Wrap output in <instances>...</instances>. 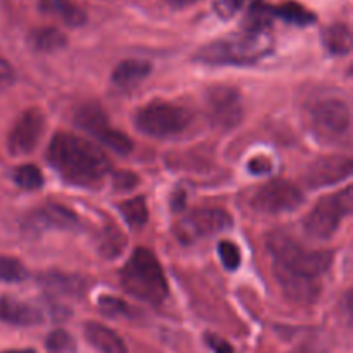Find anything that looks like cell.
Returning <instances> with one entry per match:
<instances>
[{"mask_svg": "<svg viewBox=\"0 0 353 353\" xmlns=\"http://www.w3.org/2000/svg\"><path fill=\"white\" fill-rule=\"evenodd\" d=\"M138 183V178L133 172H119L114 176V186L119 190H130Z\"/></svg>", "mask_w": 353, "mask_h": 353, "instance_id": "cell-36", "label": "cell"}, {"mask_svg": "<svg viewBox=\"0 0 353 353\" xmlns=\"http://www.w3.org/2000/svg\"><path fill=\"white\" fill-rule=\"evenodd\" d=\"M0 321L12 326H37L43 323V314L31 303L12 296H0Z\"/></svg>", "mask_w": 353, "mask_h": 353, "instance_id": "cell-16", "label": "cell"}, {"mask_svg": "<svg viewBox=\"0 0 353 353\" xmlns=\"http://www.w3.org/2000/svg\"><path fill=\"white\" fill-rule=\"evenodd\" d=\"M292 353H316V352L307 350V348H300V350H295V352H292Z\"/></svg>", "mask_w": 353, "mask_h": 353, "instance_id": "cell-39", "label": "cell"}, {"mask_svg": "<svg viewBox=\"0 0 353 353\" xmlns=\"http://www.w3.org/2000/svg\"><path fill=\"white\" fill-rule=\"evenodd\" d=\"M30 43L38 52H55L64 47L65 37L57 28H41L30 34Z\"/></svg>", "mask_w": 353, "mask_h": 353, "instance_id": "cell-22", "label": "cell"}, {"mask_svg": "<svg viewBox=\"0 0 353 353\" xmlns=\"http://www.w3.org/2000/svg\"><path fill=\"white\" fill-rule=\"evenodd\" d=\"M119 210L130 226L140 228L148 221V209L143 196H134V199L126 200V202L121 203Z\"/></svg>", "mask_w": 353, "mask_h": 353, "instance_id": "cell-23", "label": "cell"}, {"mask_svg": "<svg viewBox=\"0 0 353 353\" xmlns=\"http://www.w3.org/2000/svg\"><path fill=\"white\" fill-rule=\"evenodd\" d=\"M168 3H171L172 7H186V6H192V3L199 2V0H165Z\"/></svg>", "mask_w": 353, "mask_h": 353, "instance_id": "cell-37", "label": "cell"}, {"mask_svg": "<svg viewBox=\"0 0 353 353\" xmlns=\"http://www.w3.org/2000/svg\"><path fill=\"white\" fill-rule=\"evenodd\" d=\"M43 281L48 288L57 290L61 293H79L83 290V281L76 276L47 274Z\"/></svg>", "mask_w": 353, "mask_h": 353, "instance_id": "cell-27", "label": "cell"}, {"mask_svg": "<svg viewBox=\"0 0 353 353\" xmlns=\"http://www.w3.org/2000/svg\"><path fill=\"white\" fill-rule=\"evenodd\" d=\"M124 290L134 299L157 305L168 296L169 288L161 264L155 255L145 248H137L121 271Z\"/></svg>", "mask_w": 353, "mask_h": 353, "instance_id": "cell-3", "label": "cell"}, {"mask_svg": "<svg viewBox=\"0 0 353 353\" xmlns=\"http://www.w3.org/2000/svg\"><path fill=\"white\" fill-rule=\"evenodd\" d=\"M41 10L61 17L68 26H83L86 23V14L72 0H41Z\"/></svg>", "mask_w": 353, "mask_h": 353, "instance_id": "cell-19", "label": "cell"}, {"mask_svg": "<svg viewBox=\"0 0 353 353\" xmlns=\"http://www.w3.org/2000/svg\"><path fill=\"white\" fill-rule=\"evenodd\" d=\"M274 276L285 296L292 302L300 303V305H309L319 299L321 281L316 276L296 272L286 265L279 264V262L274 264Z\"/></svg>", "mask_w": 353, "mask_h": 353, "instance_id": "cell-13", "label": "cell"}, {"mask_svg": "<svg viewBox=\"0 0 353 353\" xmlns=\"http://www.w3.org/2000/svg\"><path fill=\"white\" fill-rule=\"evenodd\" d=\"M148 74H150V64L147 61L131 59V61L121 62L114 69L112 83L119 88H133V86L140 85Z\"/></svg>", "mask_w": 353, "mask_h": 353, "instance_id": "cell-18", "label": "cell"}, {"mask_svg": "<svg viewBox=\"0 0 353 353\" xmlns=\"http://www.w3.org/2000/svg\"><path fill=\"white\" fill-rule=\"evenodd\" d=\"M45 130V116L40 109L31 107L16 121L7 138V148L12 155H28L40 143Z\"/></svg>", "mask_w": 353, "mask_h": 353, "instance_id": "cell-12", "label": "cell"}, {"mask_svg": "<svg viewBox=\"0 0 353 353\" xmlns=\"http://www.w3.org/2000/svg\"><path fill=\"white\" fill-rule=\"evenodd\" d=\"M272 52V38L268 31L245 30L243 33L212 41L196 52L195 59L205 64L245 65L261 61Z\"/></svg>", "mask_w": 353, "mask_h": 353, "instance_id": "cell-2", "label": "cell"}, {"mask_svg": "<svg viewBox=\"0 0 353 353\" xmlns=\"http://www.w3.org/2000/svg\"><path fill=\"white\" fill-rule=\"evenodd\" d=\"M272 10L269 3H265L264 0H255L252 3L250 10H248L247 16V28L245 30H252V31H262L271 24L272 19Z\"/></svg>", "mask_w": 353, "mask_h": 353, "instance_id": "cell-24", "label": "cell"}, {"mask_svg": "<svg viewBox=\"0 0 353 353\" xmlns=\"http://www.w3.org/2000/svg\"><path fill=\"white\" fill-rule=\"evenodd\" d=\"M0 353H37L31 348H24V350H6V352H0Z\"/></svg>", "mask_w": 353, "mask_h": 353, "instance_id": "cell-38", "label": "cell"}, {"mask_svg": "<svg viewBox=\"0 0 353 353\" xmlns=\"http://www.w3.org/2000/svg\"><path fill=\"white\" fill-rule=\"evenodd\" d=\"M192 116L183 107L169 102H150L141 107L134 116V124L141 133L154 138H169L183 133Z\"/></svg>", "mask_w": 353, "mask_h": 353, "instance_id": "cell-5", "label": "cell"}, {"mask_svg": "<svg viewBox=\"0 0 353 353\" xmlns=\"http://www.w3.org/2000/svg\"><path fill=\"white\" fill-rule=\"evenodd\" d=\"M30 226L33 230H74L79 226V217L68 207L50 203L30 217Z\"/></svg>", "mask_w": 353, "mask_h": 353, "instance_id": "cell-15", "label": "cell"}, {"mask_svg": "<svg viewBox=\"0 0 353 353\" xmlns=\"http://www.w3.org/2000/svg\"><path fill=\"white\" fill-rule=\"evenodd\" d=\"M14 79H16V74H14L12 65L3 61V59H0V92L12 86Z\"/></svg>", "mask_w": 353, "mask_h": 353, "instance_id": "cell-33", "label": "cell"}, {"mask_svg": "<svg viewBox=\"0 0 353 353\" xmlns=\"http://www.w3.org/2000/svg\"><path fill=\"white\" fill-rule=\"evenodd\" d=\"M74 123L116 154L128 155L133 150V141L123 131L110 128L107 116L97 103H86L79 107L74 114Z\"/></svg>", "mask_w": 353, "mask_h": 353, "instance_id": "cell-8", "label": "cell"}, {"mask_svg": "<svg viewBox=\"0 0 353 353\" xmlns=\"http://www.w3.org/2000/svg\"><path fill=\"white\" fill-rule=\"evenodd\" d=\"M248 171L254 172V174H268L272 171V162L265 157L252 159L250 164H248Z\"/></svg>", "mask_w": 353, "mask_h": 353, "instance_id": "cell-35", "label": "cell"}, {"mask_svg": "<svg viewBox=\"0 0 353 353\" xmlns=\"http://www.w3.org/2000/svg\"><path fill=\"white\" fill-rule=\"evenodd\" d=\"M352 188L321 199L312 209V212L305 217L303 224H305L307 234L317 238V240H326V238L333 236L343 217H347L352 212Z\"/></svg>", "mask_w": 353, "mask_h": 353, "instance_id": "cell-6", "label": "cell"}, {"mask_svg": "<svg viewBox=\"0 0 353 353\" xmlns=\"http://www.w3.org/2000/svg\"><path fill=\"white\" fill-rule=\"evenodd\" d=\"M14 181L24 190H38L43 185V176L34 165H21L14 172Z\"/></svg>", "mask_w": 353, "mask_h": 353, "instance_id": "cell-28", "label": "cell"}, {"mask_svg": "<svg viewBox=\"0 0 353 353\" xmlns=\"http://www.w3.org/2000/svg\"><path fill=\"white\" fill-rule=\"evenodd\" d=\"M268 248L276 257V262L307 276L319 278L333 264V254L331 252L303 250L292 238L283 233L271 234L268 240Z\"/></svg>", "mask_w": 353, "mask_h": 353, "instance_id": "cell-4", "label": "cell"}, {"mask_svg": "<svg viewBox=\"0 0 353 353\" xmlns=\"http://www.w3.org/2000/svg\"><path fill=\"white\" fill-rule=\"evenodd\" d=\"M48 353H78L76 350L74 338L64 330H55L47 338Z\"/></svg>", "mask_w": 353, "mask_h": 353, "instance_id": "cell-26", "label": "cell"}, {"mask_svg": "<svg viewBox=\"0 0 353 353\" xmlns=\"http://www.w3.org/2000/svg\"><path fill=\"white\" fill-rule=\"evenodd\" d=\"M245 0H217L216 10L217 14H221L223 17H231L233 14H236L241 9Z\"/></svg>", "mask_w": 353, "mask_h": 353, "instance_id": "cell-32", "label": "cell"}, {"mask_svg": "<svg viewBox=\"0 0 353 353\" xmlns=\"http://www.w3.org/2000/svg\"><path fill=\"white\" fill-rule=\"evenodd\" d=\"M323 43L334 55H347L352 50V33L347 24H333L323 31Z\"/></svg>", "mask_w": 353, "mask_h": 353, "instance_id": "cell-20", "label": "cell"}, {"mask_svg": "<svg viewBox=\"0 0 353 353\" xmlns=\"http://www.w3.org/2000/svg\"><path fill=\"white\" fill-rule=\"evenodd\" d=\"M205 341H207V345L212 348L214 353H234L233 348H231V345L228 343L226 340H223V338L217 336V334H207Z\"/></svg>", "mask_w": 353, "mask_h": 353, "instance_id": "cell-34", "label": "cell"}, {"mask_svg": "<svg viewBox=\"0 0 353 353\" xmlns=\"http://www.w3.org/2000/svg\"><path fill=\"white\" fill-rule=\"evenodd\" d=\"M207 112L210 123L221 130H231L238 126L243 117V105H241L240 93L226 85H217L207 92L205 97Z\"/></svg>", "mask_w": 353, "mask_h": 353, "instance_id": "cell-11", "label": "cell"}, {"mask_svg": "<svg viewBox=\"0 0 353 353\" xmlns=\"http://www.w3.org/2000/svg\"><path fill=\"white\" fill-rule=\"evenodd\" d=\"M219 255H221V261H223L224 268L226 269L234 271V269L240 268L241 255H240V250H238V247L234 243H231V241H221Z\"/></svg>", "mask_w": 353, "mask_h": 353, "instance_id": "cell-30", "label": "cell"}, {"mask_svg": "<svg viewBox=\"0 0 353 353\" xmlns=\"http://www.w3.org/2000/svg\"><path fill=\"white\" fill-rule=\"evenodd\" d=\"M99 305L100 309L110 317L130 316V307H128V303L116 299V296H102V299L99 300Z\"/></svg>", "mask_w": 353, "mask_h": 353, "instance_id": "cell-31", "label": "cell"}, {"mask_svg": "<svg viewBox=\"0 0 353 353\" xmlns=\"http://www.w3.org/2000/svg\"><path fill=\"white\" fill-rule=\"evenodd\" d=\"M28 278V271L17 259L0 255V281L19 283Z\"/></svg>", "mask_w": 353, "mask_h": 353, "instance_id": "cell-25", "label": "cell"}, {"mask_svg": "<svg viewBox=\"0 0 353 353\" xmlns=\"http://www.w3.org/2000/svg\"><path fill=\"white\" fill-rule=\"evenodd\" d=\"M350 109L338 99H327L316 103L310 110V126L321 141L334 143L350 131Z\"/></svg>", "mask_w": 353, "mask_h": 353, "instance_id": "cell-7", "label": "cell"}, {"mask_svg": "<svg viewBox=\"0 0 353 353\" xmlns=\"http://www.w3.org/2000/svg\"><path fill=\"white\" fill-rule=\"evenodd\" d=\"M271 10L274 17H279L286 23L296 24V26H307V24L316 21V16L310 10H307L305 7L296 2H283L279 6H271Z\"/></svg>", "mask_w": 353, "mask_h": 353, "instance_id": "cell-21", "label": "cell"}, {"mask_svg": "<svg viewBox=\"0 0 353 353\" xmlns=\"http://www.w3.org/2000/svg\"><path fill=\"white\" fill-rule=\"evenodd\" d=\"M303 195L295 185L283 179L265 183L252 196V209L261 214H281L299 209Z\"/></svg>", "mask_w": 353, "mask_h": 353, "instance_id": "cell-10", "label": "cell"}, {"mask_svg": "<svg viewBox=\"0 0 353 353\" xmlns=\"http://www.w3.org/2000/svg\"><path fill=\"white\" fill-rule=\"evenodd\" d=\"M124 236L116 230H110L103 234L102 241H100V248H102V254L105 257H116L123 252L124 248Z\"/></svg>", "mask_w": 353, "mask_h": 353, "instance_id": "cell-29", "label": "cell"}, {"mask_svg": "<svg viewBox=\"0 0 353 353\" xmlns=\"http://www.w3.org/2000/svg\"><path fill=\"white\" fill-rule=\"evenodd\" d=\"M47 161L65 181L78 186H95L110 169L109 159L97 145L69 133L52 138Z\"/></svg>", "mask_w": 353, "mask_h": 353, "instance_id": "cell-1", "label": "cell"}, {"mask_svg": "<svg viewBox=\"0 0 353 353\" xmlns=\"http://www.w3.org/2000/svg\"><path fill=\"white\" fill-rule=\"evenodd\" d=\"M233 226V219L228 212L221 209H200L193 210L183 217L174 228V233L181 243H193L200 238L226 231Z\"/></svg>", "mask_w": 353, "mask_h": 353, "instance_id": "cell-9", "label": "cell"}, {"mask_svg": "<svg viewBox=\"0 0 353 353\" xmlns=\"http://www.w3.org/2000/svg\"><path fill=\"white\" fill-rule=\"evenodd\" d=\"M85 338L99 353H128L124 341L103 324L86 323Z\"/></svg>", "mask_w": 353, "mask_h": 353, "instance_id": "cell-17", "label": "cell"}, {"mask_svg": "<svg viewBox=\"0 0 353 353\" xmlns=\"http://www.w3.org/2000/svg\"><path fill=\"white\" fill-rule=\"evenodd\" d=\"M352 174V161L347 157H321L314 162L305 174V181L314 188L336 185Z\"/></svg>", "mask_w": 353, "mask_h": 353, "instance_id": "cell-14", "label": "cell"}]
</instances>
